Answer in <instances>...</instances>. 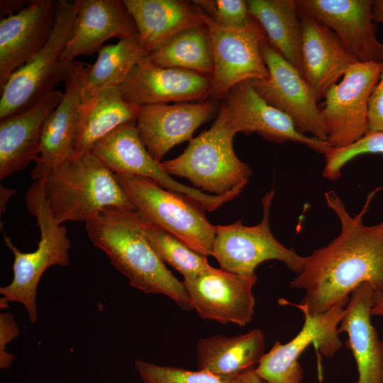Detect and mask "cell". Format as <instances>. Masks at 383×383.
<instances>
[{
  "mask_svg": "<svg viewBox=\"0 0 383 383\" xmlns=\"http://www.w3.org/2000/svg\"><path fill=\"white\" fill-rule=\"evenodd\" d=\"M382 188L370 192L354 216L335 192L324 194L328 206L339 219L340 233L306 256L304 270L290 282L291 287L306 292L295 306L310 314L345 307L352 292L364 282L383 293V221L369 226L363 223L372 199Z\"/></svg>",
  "mask_w": 383,
  "mask_h": 383,
  "instance_id": "obj_1",
  "label": "cell"
},
{
  "mask_svg": "<svg viewBox=\"0 0 383 383\" xmlns=\"http://www.w3.org/2000/svg\"><path fill=\"white\" fill-rule=\"evenodd\" d=\"M85 223L92 245L131 287L145 294L165 295L185 311L194 309L183 282L167 268L143 235L135 210L106 208Z\"/></svg>",
  "mask_w": 383,
  "mask_h": 383,
  "instance_id": "obj_2",
  "label": "cell"
},
{
  "mask_svg": "<svg viewBox=\"0 0 383 383\" xmlns=\"http://www.w3.org/2000/svg\"><path fill=\"white\" fill-rule=\"evenodd\" d=\"M42 183L50 212L59 224L87 222L109 207L135 210L115 174L91 152L57 167Z\"/></svg>",
  "mask_w": 383,
  "mask_h": 383,
  "instance_id": "obj_3",
  "label": "cell"
},
{
  "mask_svg": "<svg viewBox=\"0 0 383 383\" xmlns=\"http://www.w3.org/2000/svg\"><path fill=\"white\" fill-rule=\"evenodd\" d=\"M28 212L35 216L40 238L37 248L30 252L21 251L4 234V241L13 255V279L0 288L1 309L9 302L21 304L34 323L38 318V287L43 273L51 266L66 267L70 263L71 242L66 228L53 218L45 197L42 181H35L26 194Z\"/></svg>",
  "mask_w": 383,
  "mask_h": 383,
  "instance_id": "obj_4",
  "label": "cell"
},
{
  "mask_svg": "<svg viewBox=\"0 0 383 383\" xmlns=\"http://www.w3.org/2000/svg\"><path fill=\"white\" fill-rule=\"evenodd\" d=\"M235 134L219 108L210 128L191 139L181 155L162 162L161 166L170 175L188 179L192 187L204 193L221 195L246 185L252 170L234 152Z\"/></svg>",
  "mask_w": 383,
  "mask_h": 383,
  "instance_id": "obj_5",
  "label": "cell"
},
{
  "mask_svg": "<svg viewBox=\"0 0 383 383\" xmlns=\"http://www.w3.org/2000/svg\"><path fill=\"white\" fill-rule=\"evenodd\" d=\"M135 210L147 221L171 233L195 252L213 256L216 226L189 197L165 190L152 179L115 174Z\"/></svg>",
  "mask_w": 383,
  "mask_h": 383,
  "instance_id": "obj_6",
  "label": "cell"
},
{
  "mask_svg": "<svg viewBox=\"0 0 383 383\" xmlns=\"http://www.w3.org/2000/svg\"><path fill=\"white\" fill-rule=\"evenodd\" d=\"M76 9L75 1H57L55 21L47 43L0 91V119L28 109L66 81L75 61H64L62 54L73 29Z\"/></svg>",
  "mask_w": 383,
  "mask_h": 383,
  "instance_id": "obj_7",
  "label": "cell"
},
{
  "mask_svg": "<svg viewBox=\"0 0 383 383\" xmlns=\"http://www.w3.org/2000/svg\"><path fill=\"white\" fill-rule=\"evenodd\" d=\"M274 194L272 189L263 196V216L257 225L246 226L242 220H238L232 224L216 226L213 257L221 270L245 277H256L255 271L258 265L275 260L284 263L296 275L302 272L306 256H301L293 248L284 246L271 232L269 216Z\"/></svg>",
  "mask_w": 383,
  "mask_h": 383,
  "instance_id": "obj_8",
  "label": "cell"
},
{
  "mask_svg": "<svg viewBox=\"0 0 383 383\" xmlns=\"http://www.w3.org/2000/svg\"><path fill=\"white\" fill-rule=\"evenodd\" d=\"M383 70V61L355 62L324 96L321 109L331 148L348 146L367 133L370 96Z\"/></svg>",
  "mask_w": 383,
  "mask_h": 383,
  "instance_id": "obj_9",
  "label": "cell"
},
{
  "mask_svg": "<svg viewBox=\"0 0 383 383\" xmlns=\"http://www.w3.org/2000/svg\"><path fill=\"white\" fill-rule=\"evenodd\" d=\"M260 50L269 77L250 80L254 89L269 104L287 115L301 133H311L327 142L321 109L302 74L267 38L262 41Z\"/></svg>",
  "mask_w": 383,
  "mask_h": 383,
  "instance_id": "obj_10",
  "label": "cell"
},
{
  "mask_svg": "<svg viewBox=\"0 0 383 383\" xmlns=\"http://www.w3.org/2000/svg\"><path fill=\"white\" fill-rule=\"evenodd\" d=\"M204 20L209 29L213 48L211 99L221 100L240 82L269 77L260 50L266 36L255 19L250 27L242 29L221 27L205 13Z\"/></svg>",
  "mask_w": 383,
  "mask_h": 383,
  "instance_id": "obj_11",
  "label": "cell"
},
{
  "mask_svg": "<svg viewBox=\"0 0 383 383\" xmlns=\"http://www.w3.org/2000/svg\"><path fill=\"white\" fill-rule=\"evenodd\" d=\"M300 311L304 314V323L299 333L287 343L275 341L255 367L257 373L267 383H301L303 369L299 357L311 344L326 357H332L343 345L338 328L345 307L336 306L317 314Z\"/></svg>",
  "mask_w": 383,
  "mask_h": 383,
  "instance_id": "obj_12",
  "label": "cell"
},
{
  "mask_svg": "<svg viewBox=\"0 0 383 383\" xmlns=\"http://www.w3.org/2000/svg\"><path fill=\"white\" fill-rule=\"evenodd\" d=\"M220 110L236 133H256L270 141L301 143L323 155L331 148L326 141L301 133L287 115L256 92L250 80L233 87L221 99Z\"/></svg>",
  "mask_w": 383,
  "mask_h": 383,
  "instance_id": "obj_13",
  "label": "cell"
},
{
  "mask_svg": "<svg viewBox=\"0 0 383 383\" xmlns=\"http://www.w3.org/2000/svg\"><path fill=\"white\" fill-rule=\"evenodd\" d=\"M256 277H245L212 267L183 283L194 309L203 319L245 326L254 316L252 287Z\"/></svg>",
  "mask_w": 383,
  "mask_h": 383,
  "instance_id": "obj_14",
  "label": "cell"
},
{
  "mask_svg": "<svg viewBox=\"0 0 383 383\" xmlns=\"http://www.w3.org/2000/svg\"><path fill=\"white\" fill-rule=\"evenodd\" d=\"M373 0H295L299 13L332 30L358 62L383 61V44L376 35Z\"/></svg>",
  "mask_w": 383,
  "mask_h": 383,
  "instance_id": "obj_15",
  "label": "cell"
},
{
  "mask_svg": "<svg viewBox=\"0 0 383 383\" xmlns=\"http://www.w3.org/2000/svg\"><path fill=\"white\" fill-rule=\"evenodd\" d=\"M123 99L138 107L170 102H202L211 98V77L160 67L146 60L119 85Z\"/></svg>",
  "mask_w": 383,
  "mask_h": 383,
  "instance_id": "obj_16",
  "label": "cell"
},
{
  "mask_svg": "<svg viewBox=\"0 0 383 383\" xmlns=\"http://www.w3.org/2000/svg\"><path fill=\"white\" fill-rule=\"evenodd\" d=\"M218 101L140 106L136 121L139 135L150 155L161 163L175 145L192 139L194 131L214 117Z\"/></svg>",
  "mask_w": 383,
  "mask_h": 383,
  "instance_id": "obj_17",
  "label": "cell"
},
{
  "mask_svg": "<svg viewBox=\"0 0 383 383\" xmlns=\"http://www.w3.org/2000/svg\"><path fill=\"white\" fill-rule=\"evenodd\" d=\"M57 1L35 0L0 21V91L10 77L45 45L53 28Z\"/></svg>",
  "mask_w": 383,
  "mask_h": 383,
  "instance_id": "obj_18",
  "label": "cell"
},
{
  "mask_svg": "<svg viewBox=\"0 0 383 383\" xmlns=\"http://www.w3.org/2000/svg\"><path fill=\"white\" fill-rule=\"evenodd\" d=\"M114 174L135 175L153 180L167 190L197 199L200 192L170 177L142 142L136 121L123 124L99 140L91 151Z\"/></svg>",
  "mask_w": 383,
  "mask_h": 383,
  "instance_id": "obj_19",
  "label": "cell"
},
{
  "mask_svg": "<svg viewBox=\"0 0 383 383\" xmlns=\"http://www.w3.org/2000/svg\"><path fill=\"white\" fill-rule=\"evenodd\" d=\"M298 13L301 23L302 74L318 101L357 62L332 30L310 15Z\"/></svg>",
  "mask_w": 383,
  "mask_h": 383,
  "instance_id": "obj_20",
  "label": "cell"
},
{
  "mask_svg": "<svg viewBox=\"0 0 383 383\" xmlns=\"http://www.w3.org/2000/svg\"><path fill=\"white\" fill-rule=\"evenodd\" d=\"M76 17L62 54L72 62L79 55H91L109 39L119 40L137 33L134 21L120 0H76Z\"/></svg>",
  "mask_w": 383,
  "mask_h": 383,
  "instance_id": "obj_21",
  "label": "cell"
},
{
  "mask_svg": "<svg viewBox=\"0 0 383 383\" xmlns=\"http://www.w3.org/2000/svg\"><path fill=\"white\" fill-rule=\"evenodd\" d=\"M63 93L55 90L28 109L0 119V179L38 159L45 123Z\"/></svg>",
  "mask_w": 383,
  "mask_h": 383,
  "instance_id": "obj_22",
  "label": "cell"
},
{
  "mask_svg": "<svg viewBox=\"0 0 383 383\" xmlns=\"http://www.w3.org/2000/svg\"><path fill=\"white\" fill-rule=\"evenodd\" d=\"M374 289L369 282L357 286L350 294L338 332L347 333L345 343L356 362V383H383L382 340L371 322Z\"/></svg>",
  "mask_w": 383,
  "mask_h": 383,
  "instance_id": "obj_23",
  "label": "cell"
},
{
  "mask_svg": "<svg viewBox=\"0 0 383 383\" xmlns=\"http://www.w3.org/2000/svg\"><path fill=\"white\" fill-rule=\"evenodd\" d=\"M82 102L74 62V68L65 81L63 97L45 123L40 154L31 172L35 181L43 180L52 170L76 156L77 128Z\"/></svg>",
  "mask_w": 383,
  "mask_h": 383,
  "instance_id": "obj_24",
  "label": "cell"
},
{
  "mask_svg": "<svg viewBox=\"0 0 383 383\" xmlns=\"http://www.w3.org/2000/svg\"><path fill=\"white\" fill-rule=\"evenodd\" d=\"M149 53L177 33L205 23L204 13L192 1L123 0Z\"/></svg>",
  "mask_w": 383,
  "mask_h": 383,
  "instance_id": "obj_25",
  "label": "cell"
},
{
  "mask_svg": "<svg viewBox=\"0 0 383 383\" xmlns=\"http://www.w3.org/2000/svg\"><path fill=\"white\" fill-rule=\"evenodd\" d=\"M198 370L233 378L257 365L265 354V340L255 328L236 336L214 335L201 338L196 348Z\"/></svg>",
  "mask_w": 383,
  "mask_h": 383,
  "instance_id": "obj_26",
  "label": "cell"
},
{
  "mask_svg": "<svg viewBox=\"0 0 383 383\" xmlns=\"http://www.w3.org/2000/svg\"><path fill=\"white\" fill-rule=\"evenodd\" d=\"M139 109L123 99L119 86L104 87L82 101L77 128L76 155L90 152L99 140L116 128L136 121Z\"/></svg>",
  "mask_w": 383,
  "mask_h": 383,
  "instance_id": "obj_27",
  "label": "cell"
},
{
  "mask_svg": "<svg viewBox=\"0 0 383 383\" xmlns=\"http://www.w3.org/2000/svg\"><path fill=\"white\" fill-rule=\"evenodd\" d=\"M148 55L137 33L116 44L104 45L93 65L75 61L82 101L104 87L119 86L146 60Z\"/></svg>",
  "mask_w": 383,
  "mask_h": 383,
  "instance_id": "obj_28",
  "label": "cell"
},
{
  "mask_svg": "<svg viewBox=\"0 0 383 383\" xmlns=\"http://www.w3.org/2000/svg\"><path fill=\"white\" fill-rule=\"evenodd\" d=\"M247 4L269 43L302 74L301 23L295 0H248Z\"/></svg>",
  "mask_w": 383,
  "mask_h": 383,
  "instance_id": "obj_29",
  "label": "cell"
},
{
  "mask_svg": "<svg viewBox=\"0 0 383 383\" xmlns=\"http://www.w3.org/2000/svg\"><path fill=\"white\" fill-rule=\"evenodd\" d=\"M146 60L164 67L179 68L212 76L213 57L206 23L184 29L150 52Z\"/></svg>",
  "mask_w": 383,
  "mask_h": 383,
  "instance_id": "obj_30",
  "label": "cell"
},
{
  "mask_svg": "<svg viewBox=\"0 0 383 383\" xmlns=\"http://www.w3.org/2000/svg\"><path fill=\"white\" fill-rule=\"evenodd\" d=\"M140 215V214H139ZM143 235L160 258L179 272L184 279L194 278L211 267L205 257L187 246L182 240L147 221L140 215Z\"/></svg>",
  "mask_w": 383,
  "mask_h": 383,
  "instance_id": "obj_31",
  "label": "cell"
},
{
  "mask_svg": "<svg viewBox=\"0 0 383 383\" xmlns=\"http://www.w3.org/2000/svg\"><path fill=\"white\" fill-rule=\"evenodd\" d=\"M143 383H235V377H223L209 372L158 365L141 360L134 362Z\"/></svg>",
  "mask_w": 383,
  "mask_h": 383,
  "instance_id": "obj_32",
  "label": "cell"
},
{
  "mask_svg": "<svg viewBox=\"0 0 383 383\" xmlns=\"http://www.w3.org/2000/svg\"><path fill=\"white\" fill-rule=\"evenodd\" d=\"M383 153V132L367 133L357 142L342 148H330L325 155L323 176L335 181L341 176L343 167L360 155Z\"/></svg>",
  "mask_w": 383,
  "mask_h": 383,
  "instance_id": "obj_33",
  "label": "cell"
},
{
  "mask_svg": "<svg viewBox=\"0 0 383 383\" xmlns=\"http://www.w3.org/2000/svg\"><path fill=\"white\" fill-rule=\"evenodd\" d=\"M216 25L242 29L250 27L255 20L251 16L247 1L195 0L193 1Z\"/></svg>",
  "mask_w": 383,
  "mask_h": 383,
  "instance_id": "obj_34",
  "label": "cell"
},
{
  "mask_svg": "<svg viewBox=\"0 0 383 383\" xmlns=\"http://www.w3.org/2000/svg\"><path fill=\"white\" fill-rule=\"evenodd\" d=\"M20 334V329L16 320L10 312L2 311L0 313V368L6 370L10 367L14 356L6 352V346Z\"/></svg>",
  "mask_w": 383,
  "mask_h": 383,
  "instance_id": "obj_35",
  "label": "cell"
},
{
  "mask_svg": "<svg viewBox=\"0 0 383 383\" xmlns=\"http://www.w3.org/2000/svg\"><path fill=\"white\" fill-rule=\"evenodd\" d=\"M383 132V70L368 102L367 133Z\"/></svg>",
  "mask_w": 383,
  "mask_h": 383,
  "instance_id": "obj_36",
  "label": "cell"
},
{
  "mask_svg": "<svg viewBox=\"0 0 383 383\" xmlns=\"http://www.w3.org/2000/svg\"><path fill=\"white\" fill-rule=\"evenodd\" d=\"M32 2L33 1L27 0H1V16H4L3 18H5V16H9L15 14V11L18 12L21 11Z\"/></svg>",
  "mask_w": 383,
  "mask_h": 383,
  "instance_id": "obj_37",
  "label": "cell"
},
{
  "mask_svg": "<svg viewBox=\"0 0 383 383\" xmlns=\"http://www.w3.org/2000/svg\"><path fill=\"white\" fill-rule=\"evenodd\" d=\"M235 383H267L256 372L255 367H251L235 377Z\"/></svg>",
  "mask_w": 383,
  "mask_h": 383,
  "instance_id": "obj_38",
  "label": "cell"
},
{
  "mask_svg": "<svg viewBox=\"0 0 383 383\" xmlns=\"http://www.w3.org/2000/svg\"><path fill=\"white\" fill-rule=\"evenodd\" d=\"M371 315L383 316V293L375 289L373 294V305Z\"/></svg>",
  "mask_w": 383,
  "mask_h": 383,
  "instance_id": "obj_39",
  "label": "cell"
},
{
  "mask_svg": "<svg viewBox=\"0 0 383 383\" xmlns=\"http://www.w3.org/2000/svg\"><path fill=\"white\" fill-rule=\"evenodd\" d=\"M16 193V190L6 188L1 185L0 187V211L2 215L6 211V204L10 198Z\"/></svg>",
  "mask_w": 383,
  "mask_h": 383,
  "instance_id": "obj_40",
  "label": "cell"
},
{
  "mask_svg": "<svg viewBox=\"0 0 383 383\" xmlns=\"http://www.w3.org/2000/svg\"><path fill=\"white\" fill-rule=\"evenodd\" d=\"M372 14L374 22L383 23V0L373 1Z\"/></svg>",
  "mask_w": 383,
  "mask_h": 383,
  "instance_id": "obj_41",
  "label": "cell"
},
{
  "mask_svg": "<svg viewBox=\"0 0 383 383\" xmlns=\"http://www.w3.org/2000/svg\"><path fill=\"white\" fill-rule=\"evenodd\" d=\"M382 355H383V339L382 340Z\"/></svg>",
  "mask_w": 383,
  "mask_h": 383,
  "instance_id": "obj_42",
  "label": "cell"
}]
</instances>
